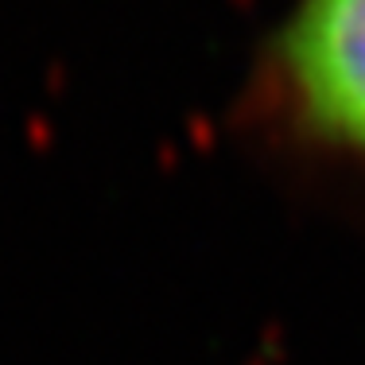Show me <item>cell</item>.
<instances>
[{"instance_id":"cell-1","label":"cell","mask_w":365,"mask_h":365,"mask_svg":"<svg viewBox=\"0 0 365 365\" xmlns=\"http://www.w3.org/2000/svg\"><path fill=\"white\" fill-rule=\"evenodd\" d=\"M276 74L299 133L365 168V0H299Z\"/></svg>"}]
</instances>
